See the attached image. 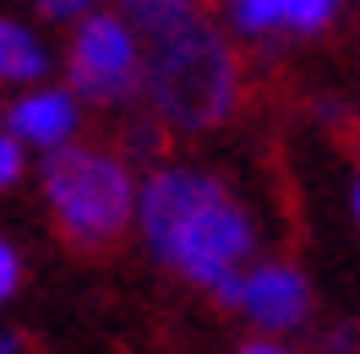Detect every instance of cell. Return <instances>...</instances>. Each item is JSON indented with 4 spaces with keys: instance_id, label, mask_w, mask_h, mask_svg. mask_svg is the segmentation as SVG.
Masks as SVG:
<instances>
[{
    "instance_id": "6da1fadb",
    "label": "cell",
    "mask_w": 360,
    "mask_h": 354,
    "mask_svg": "<svg viewBox=\"0 0 360 354\" xmlns=\"http://www.w3.org/2000/svg\"><path fill=\"white\" fill-rule=\"evenodd\" d=\"M136 223L148 235V251L169 262L180 278L219 289L240 273L257 245L251 213L202 169H158L136 197Z\"/></svg>"
},
{
    "instance_id": "7a4b0ae2",
    "label": "cell",
    "mask_w": 360,
    "mask_h": 354,
    "mask_svg": "<svg viewBox=\"0 0 360 354\" xmlns=\"http://www.w3.org/2000/svg\"><path fill=\"white\" fill-rule=\"evenodd\" d=\"M142 93L164 126L175 131H213L240 104V60L219 27L202 17V6L180 11L175 22L142 33Z\"/></svg>"
},
{
    "instance_id": "3957f363",
    "label": "cell",
    "mask_w": 360,
    "mask_h": 354,
    "mask_svg": "<svg viewBox=\"0 0 360 354\" xmlns=\"http://www.w3.org/2000/svg\"><path fill=\"white\" fill-rule=\"evenodd\" d=\"M44 197L77 251H104L136 218L131 169L98 148H55L44 158Z\"/></svg>"
},
{
    "instance_id": "277c9868",
    "label": "cell",
    "mask_w": 360,
    "mask_h": 354,
    "mask_svg": "<svg viewBox=\"0 0 360 354\" xmlns=\"http://www.w3.org/2000/svg\"><path fill=\"white\" fill-rule=\"evenodd\" d=\"M142 88V44H136V27L115 11H93L77 22L71 39V93L115 104V98H131Z\"/></svg>"
},
{
    "instance_id": "5b68a950",
    "label": "cell",
    "mask_w": 360,
    "mask_h": 354,
    "mask_svg": "<svg viewBox=\"0 0 360 354\" xmlns=\"http://www.w3.org/2000/svg\"><path fill=\"white\" fill-rule=\"evenodd\" d=\"M240 310H246L257 327L268 332H290L311 316V284L300 278V267L290 262H262L246 273V294H240Z\"/></svg>"
},
{
    "instance_id": "8992f818",
    "label": "cell",
    "mask_w": 360,
    "mask_h": 354,
    "mask_svg": "<svg viewBox=\"0 0 360 354\" xmlns=\"http://www.w3.org/2000/svg\"><path fill=\"white\" fill-rule=\"evenodd\" d=\"M344 0H229V22L246 39H262V33H322V27L338 17Z\"/></svg>"
},
{
    "instance_id": "52a82bcc",
    "label": "cell",
    "mask_w": 360,
    "mask_h": 354,
    "mask_svg": "<svg viewBox=\"0 0 360 354\" xmlns=\"http://www.w3.org/2000/svg\"><path fill=\"white\" fill-rule=\"evenodd\" d=\"M6 126H11V136H17V142H33V148H44V153L71 148V136H77V98H71V93H60V88L27 93V98H17V104H11Z\"/></svg>"
},
{
    "instance_id": "ba28073f",
    "label": "cell",
    "mask_w": 360,
    "mask_h": 354,
    "mask_svg": "<svg viewBox=\"0 0 360 354\" xmlns=\"http://www.w3.org/2000/svg\"><path fill=\"white\" fill-rule=\"evenodd\" d=\"M49 71V55L39 33L22 22H0V82H39Z\"/></svg>"
},
{
    "instance_id": "9c48e42d",
    "label": "cell",
    "mask_w": 360,
    "mask_h": 354,
    "mask_svg": "<svg viewBox=\"0 0 360 354\" xmlns=\"http://www.w3.org/2000/svg\"><path fill=\"white\" fill-rule=\"evenodd\" d=\"M17 180H22V142L0 136V185H17Z\"/></svg>"
},
{
    "instance_id": "30bf717a",
    "label": "cell",
    "mask_w": 360,
    "mask_h": 354,
    "mask_svg": "<svg viewBox=\"0 0 360 354\" xmlns=\"http://www.w3.org/2000/svg\"><path fill=\"white\" fill-rule=\"evenodd\" d=\"M17 284H22V262H17V251H11V245L0 240V300H11Z\"/></svg>"
},
{
    "instance_id": "8fae6325",
    "label": "cell",
    "mask_w": 360,
    "mask_h": 354,
    "mask_svg": "<svg viewBox=\"0 0 360 354\" xmlns=\"http://www.w3.org/2000/svg\"><path fill=\"white\" fill-rule=\"evenodd\" d=\"M33 6H39L44 17H55V22H71V17H93V11H88L93 0H33Z\"/></svg>"
},
{
    "instance_id": "7c38bea8",
    "label": "cell",
    "mask_w": 360,
    "mask_h": 354,
    "mask_svg": "<svg viewBox=\"0 0 360 354\" xmlns=\"http://www.w3.org/2000/svg\"><path fill=\"white\" fill-rule=\"evenodd\" d=\"M328 349H333V354H355V349H360V327H338Z\"/></svg>"
},
{
    "instance_id": "4fadbf2b",
    "label": "cell",
    "mask_w": 360,
    "mask_h": 354,
    "mask_svg": "<svg viewBox=\"0 0 360 354\" xmlns=\"http://www.w3.org/2000/svg\"><path fill=\"white\" fill-rule=\"evenodd\" d=\"M240 354H284L278 343H251V349H240Z\"/></svg>"
},
{
    "instance_id": "5bb4252c",
    "label": "cell",
    "mask_w": 360,
    "mask_h": 354,
    "mask_svg": "<svg viewBox=\"0 0 360 354\" xmlns=\"http://www.w3.org/2000/svg\"><path fill=\"white\" fill-rule=\"evenodd\" d=\"M0 354H17V338H11V332H0Z\"/></svg>"
},
{
    "instance_id": "9a60e30c",
    "label": "cell",
    "mask_w": 360,
    "mask_h": 354,
    "mask_svg": "<svg viewBox=\"0 0 360 354\" xmlns=\"http://www.w3.org/2000/svg\"><path fill=\"white\" fill-rule=\"evenodd\" d=\"M355 213H360V180H355Z\"/></svg>"
}]
</instances>
